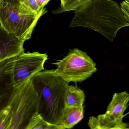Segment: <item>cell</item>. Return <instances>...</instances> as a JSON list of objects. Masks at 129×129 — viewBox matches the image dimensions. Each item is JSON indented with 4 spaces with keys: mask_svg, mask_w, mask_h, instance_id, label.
<instances>
[{
    "mask_svg": "<svg viewBox=\"0 0 129 129\" xmlns=\"http://www.w3.org/2000/svg\"><path fill=\"white\" fill-rule=\"evenodd\" d=\"M74 11L70 28H90L111 42L116 38L120 29L129 27L121 7L112 0H89Z\"/></svg>",
    "mask_w": 129,
    "mask_h": 129,
    "instance_id": "obj_1",
    "label": "cell"
},
{
    "mask_svg": "<svg viewBox=\"0 0 129 129\" xmlns=\"http://www.w3.org/2000/svg\"><path fill=\"white\" fill-rule=\"evenodd\" d=\"M30 80L39 96V114L48 122L62 125L69 83L57 75L55 69L43 70Z\"/></svg>",
    "mask_w": 129,
    "mask_h": 129,
    "instance_id": "obj_2",
    "label": "cell"
},
{
    "mask_svg": "<svg viewBox=\"0 0 129 129\" xmlns=\"http://www.w3.org/2000/svg\"><path fill=\"white\" fill-rule=\"evenodd\" d=\"M46 53H24L0 61V81L10 90L44 69Z\"/></svg>",
    "mask_w": 129,
    "mask_h": 129,
    "instance_id": "obj_3",
    "label": "cell"
},
{
    "mask_svg": "<svg viewBox=\"0 0 129 129\" xmlns=\"http://www.w3.org/2000/svg\"><path fill=\"white\" fill-rule=\"evenodd\" d=\"M7 103L12 107L10 129H25L31 118L38 112L39 97L30 78L9 90Z\"/></svg>",
    "mask_w": 129,
    "mask_h": 129,
    "instance_id": "obj_4",
    "label": "cell"
},
{
    "mask_svg": "<svg viewBox=\"0 0 129 129\" xmlns=\"http://www.w3.org/2000/svg\"><path fill=\"white\" fill-rule=\"evenodd\" d=\"M47 12L46 10L38 15L30 14L20 7L0 1L1 26L25 41L31 38L38 20Z\"/></svg>",
    "mask_w": 129,
    "mask_h": 129,
    "instance_id": "obj_5",
    "label": "cell"
},
{
    "mask_svg": "<svg viewBox=\"0 0 129 129\" xmlns=\"http://www.w3.org/2000/svg\"><path fill=\"white\" fill-rule=\"evenodd\" d=\"M52 64L57 67L55 69V74L69 83L84 81L97 70L92 59L77 48L70 50L64 58Z\"/></svg>",
    "mask_w": 129,
    "mask_h": 129,
    "instance_id": "obj_6",
    "label": "cell"
},
{
    "mask_svg": "<svg viewBox=\"0 0 129 129\" xmlns=\"http://www.w3.org/2000/svg\"><path fill=\"white\" fill-rule=\"evenodd\" d=\"M129 102V93L126 91L115 93L105 113L90 117L87 125L91 129H129V124L123 121Z\"/></svg>",
    "mask_w": 129,
    "mask_h": 129,
    "instance_id": "obj_7",
    "label": "cell"
},
{
    "mask_svg": "<svg viewBox=\"0 0 129 129\" xmlns=\"http://www.w3.org/2000/svg\"><path fill=\"white\" fill-rule=\"evenodd\" d=\"M25 41L0 27V61L25 52Z\"/></svg>",
    "mask_w": 129,
    "mask_h": 129,
    "instance_id": "obj_8",
    "label": "cell"
},
{
    "mask_svg": "<svg viewBox=\"0 0 129 129\" xmlns=\"http://www.w3.org/2000/svg\"><path fill=\"white\" fill-rule=\"evenodd\" d=\"M84 106H67L62 118V125L65 129H71L84 118Z\"/></svg>",
    "mask_w": 129,
    "mask_h": 129,
    "instance_id": "obj_9",
    "label": "cell"
},
{
    "mask_svg": "<svg viewBox=\"0 0 129 129\" xmlns=\"http://www.w3.org/2000/svg\"><path fill=\"white\" fill-rule=\"evenodd\" d=\"M85 97L83 90L77 86L69 85L66 95V106L74 107L83 106Z\"/></svg>",
    "mask_w": 129,
    "mask_h": 129,
    "instance_id": "obj_10",
    "label": "cell"
},
{
    "mask_svg": "<svg viewBox=\"0 0 129 129\" xmlns=\"http://www.w3.org/2000/svg\"><path fill=\"white\" fill-rule=\"evenodd\" d=\"M65 129L62 125L51 123L46 121L39 114L35 112L25 129Z\"/></svg>",
    "mask_w": 129,
    "mask_h": 129,
    "instance_id": "obj_11",
    "label": "cell"
},
{
    "mask_svg": "<svg viewBox=\"0 0 129 129\" xmlns=\"http://www.w3.org/2000/svg\"><path fill=\"white\" fill-rule=\"evenodd\" d=\"M12 121V107L6 105L0 111V129H10Z\"/></svg>",
    "mask_w": 129,
    "mask_h": 129,
    "instance_id": "obj_12",
    "label": "cell"
},
{
    "mask_svg": "<svg viewBox=\"0 0 129 129\" xmlns=\"http://www.w3.org/2000/svg\"><path fill=\"white\" fill-rule=\"evenodd\" d=\"M28 13L32 14H40L46 9H41L38 5L37 0H19V6Z\"/></svg>",
    "mask_w": 129,
    "mask_h": 129,
    "instance_id": "obj_13",
    "label": "cell"
},
{
    "mask_svg": "<svg viewBox=\"0 0 129 129\" xmlns=\"http://www.w3.org/2000/svg\"><path fill=\"white\" fill-rule=\"evenodd\" d=\"M120 7L126 19L129 23V2L124 0L120 4Z\"/></svg>",
    "mask_w": 129,
    "mask_h": 129,
    "instance_id": "obj_14",
    "label": "cell"
},
{
    "mask_svg": "<svg viewBox=\"0 0 129 129\" xmlns=\"http://www.w3.org/2000/svg\"><path fill=\"white\" fill-rule=\"evenodd\" d=\"M88 1L89 0H75L67 6V9L69 11H74L78 7Z\"/></svg>",
    "mask_w": 129,
    "mask_h": 129,
    "instance_id": "obj_15",
    "label": "cell"
},
{
    "mask_svg": "<svg viewBox=\"0 0 129 129\" xmlns=\"http://www.w3.org/2000/svg\"><path fill=\"white\" fill-rule=\"evenodd\" d=\"M0 1L7 3L16 7L19 6V0H0Z\"/></svg>",
    "mask_w": 129,
    "mask_h": 129,
    "instance_id": "obj_16",
    "label": "cell"
},
{
    "mask_svg": "<svg viewBox=\"0 0 129 129\" xmlns=\"http://www.w3.org/2000/svg\"><path fill=\"white\" fill-rule=\"evenodd\" d=\"M75 0H60L61 7L59 9H62L74 1Z\"/></svg>",
    "mask_w": 129,
    "mask_h": 129,
    "instance_id": "obj_17",
    "label": "cell"
},
{
    "mask_svg": "<svg viewBox=\"0 0 129 129\" xmlns=\"http://www.w3.org/2000/svg\"><path fill=\"white\" fill-rule=\"evenodd\" d=\"M50 0H37L38 4L41 9H44Z\"/></svg>",
    "mask_w": 129,
    "mask_h": 129,
    "instance_id": "obj_18",
    "label": "cell"
},
{
    "mask_svg": "<svg viewBox=\"0 0 129 129\" xmlns=\"http://www.w3.org/2000/svg\"><path fill=\"white\" fill-rule=\"evenodd\" d=\"M128 114H129V112H127L126 114H124V115H125H125H126Z\"/></svg>",
    "mask_w": 129,
    "mask_h": 129,
    "instance_id": "obj_19",
    "label": "cell"
},
{
    "mask_svg": "<svg viewBox=\"0 0 129 129\" xmlns=\"http://www.w3.org/2000/svg\"><path fill=\"white\" fill-rule=\"evenodd\" d=\"M128 1L129 2V0H128Z\"/></svg>",
    "mask_w": 129,
    "mask_h": 129,
    "instance_id": "obj_20",
    "label": "cell"
}]
</instances>
